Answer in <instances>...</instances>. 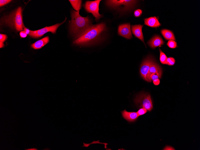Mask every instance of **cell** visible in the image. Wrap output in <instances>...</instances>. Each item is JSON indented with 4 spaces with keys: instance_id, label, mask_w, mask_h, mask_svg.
I'll use <instances>...</instances> for the list:
<instances>
[{
    "instance_id": "obj_1",
    "label": "cell",
    "mask_w": 200,
    "mask_h": 150,
    "mask_svg": "<svg viewBox=\"0 0 200 150\" xmlns=\"http://www.w3.org/2000/svg\"><path fill=\"white\" fill-rule=\"evenodd\" d=\"M71 18L69 22V28L71 33L76 38L84 34L93 25L88 17L81 16L79 14V11L72 10Z\"/></svg>"
},
{
    "instance_id": "obj_2",
    "label": "cell",
    "mask_w": 200,
    "mask_h": 150,
    "mask_svg": "<svg viewBox=\"0 0 200 150\" xmlns=\"http://www.w3.org/2000/svg\"><path fill=\"white\" fill-rule=\"evenodd\" d=\"M106 30L104 23L93 25L92 27L84 34L76 38L74 43L80 45L90 44L97 40L102 33Z\"/></svg>"
},
{
    "instance_id": "obj_3",
    "label": "cell",
    "mask_w": 200,
    "mask_h": 150,
    "mask_svg": "<svg viewBox=\"0 0 200 150\" xmlns=\"http://www.w3.org/2000/svg\"><path fill=\"white\" fill-rule=\"evenodd\" d=\"M22 13L21 7H19L8 15L2 17L1 24L8 26L18 31L22 30L25 27L23 22Z\"/></svg>"
},
{
    "instance_id": "obj_4",
    "label": "cell",
    "mask_w": 200,
    "mask_h": 150,
    "mask_svg": "<svg viewBox=\"0 0 200 150\" xmlns=\"http://www.w3.org/2000/svg\"><path fill=\"white\" fill-rule=\"evenodd\" d=\"M136 0H110L106 1L107 4L111 7L126 11L131 9L136 4Z\"/></svg>"
},
{
    "instance_id": "obj_5",
    "label": "cell",
    "mask_w": 200,
    "mask_h": 150,
    "mask_svg": "<svg viewBox=\"0 0 200 150\" xmlns=\"http://www.w3.org/2000/svg\"><path fill=\"white\" fill-rule=\"evenodd\" d=\"M135 104L139 107L146 109L151 111L153 108V105L150 94L141 93L138 95L134 100Z\"/></svg>"
},
{
    "instance_id": "obj_6",
    "label": "cell",
    "mask_w": 200,
    "mask_h": 150,
    "mask_svg": "<svg viewBox=\"0 0 200 150\" xmlns=\"http://www.w3.org/2000/svg\"><path fill=\"white\" fill-rule=\"evenodd\" d=\"M101 1H87L86 2L84 6L85 10L87 12L92 13L96 21L99 20L102 16V15L99 13V6Z\"/></svg>"
},
{
    "instance_id": "obj_7",
    "label": "cell",
    "mask_w": 200,
    "mask_h": 150,
    "mask_svg": "<svg viewBox=\"0 0 200 150\" xmlns=\"http://www.w3.org/2000/svg\"><path fill=\"white\" fill-rule=\"evenodd\" d=\"M66 18L63 22L59 24H56L54 25L48 27H46L40 29L36 31H31L29 35L33 38H37L43 36L45 34L48 32H51L53 34H55L58 28L60 25L63 24L66 21Z\"/></svg>"
},
{
    "instance_id": "obj_8",
    "label": "cell",
    "mask_w": 200,
    "mask_h": 150,
    "mask_svg": "<svg viewBox=\"0 0 200 150\" xmlns=\"http://www.w3.org/2000/svg\"><path fill=\"white\" fill-rule=\"evenodd\" d=\"M153 57L151 56L148 57L143 62L140 69V73L141 77L148 82L147 75L150 66L154 61Z\"/></svg>"
},
{
    "instance_id": "obj_9",
    "label": "cell",
    "mask_w": 200,
    "mask_h": 150,
    "mask_svg": "<svg viewBox=\"0 0 200 150\" xmlns=\"http://www.w3.org/2000/svg\"><path fill=\"white\" fill-rule=\"evenodd\" d=\"M118 33L119 35L125 38L131 39L132 35L130 24L126 23L119 25L118 29Z\"/></svg>"
},
{
    "instance_id": "obj_10",
    "label": "cell",
    "mask_w": 200,
    "mask_h": 150,
    "mask_svg": "<svg viewBox=\"0 0 200 150\" xmlns=\"http://www.w3.org/2000/svg\"><path fill=\"white\" fill-rule=\"evenodd\" d=\"M158 72L160 75L161 76L162 74V69L160 66L156 63L154 60L152 63L149 68V71L147 75V78L148 82H151L150 78V75L152 73Z\"/></svg>"
},
{
    "instance_id": "obj_11",
    "label": "cell",
    "mask_w": 200,
    "mask_h": 150,
    "mask_svg": "<svg viewBox=\"0 0 200 150\" xmlns=\"http://www.w3.org/2000/svg\"><path fill=\"white\" fill-rule=\"evenodd\" d=\"M151 48L154 49L156 47L163 45L164 42L161 37L155 35L147 43Z\"/></svg>"
},
{
    "instance_id": "obj_12",
    "label": "cell",
    "mask_w": 200,
    "mask_h": 150,
    "mask_svg": "<svg viewBox=\"0 0 200 150\" xmlns=\"http://www.w3.org/2000/svg\"><path fill=\"white\" fill-rule=\"evenodd\" d=\"M143 25H137L131 26V31L135 37L141 40L144 43V40L142 28Z\"/></svg>"
},
{
    "instance_id": "obj_13",
    "label": "cell",
    "mask_w": 200,
    "mask_h": 150,
    "mask_svg": "<svg viewBox=\"0 0 200 150\" xmlns=\"http://www.w3.org/2000/svg\"><path fill=\"white\" fill-rule=\"evenodd\" d=\"M122 114L124 118L131 122L135 121L139 116L137 112H128L125 110L122 112Z\"/></svg>"
},
{
    "instance_id": "obj_14",
    "label": "cell",
    "mask_w": 200,
    "mask_h": 150,
    "mask_svg": "<svg viewBox=\"0 0 200 150\" xmlns=\"http://www.w3.org/2000/svg\"><path fill=\"white\" fill-rule=\"evenodd\" d=\"M144 24L149 27L157 28L161 25L157 18L151 17L144 19Z\"/></svg>"
},
{
    "instance_id": "obj_15",
    "label": "cell",
    "mask_w": 200,
    "mask_h": 150,
    "mask_svg": "<svg viewBox=\"0 0 200 150\" xmlns=\"http://www.w3.org/2000/svg\"><path fill=\"white\" fill-rule=\"evenodd\" d=\"M49 41V37L47 36L32 44V48L35 49H39L48 43Z\"/></svg>"
},
{
    "instance_id": "obj_16",
    "label": "cell",
    "mask_w": 200,
    "mask_h": 150,
    "mask_svg": "<svg viewBox=\"0 0 200 150\" xmlns=\"http://www.w3.org/2000/svg\"><path fill=\"white\" fill-rule=\"evenodd\" d=\"M161 32L166 40H175V36L172 31L167 29H163L161 30Z\"/></svg>"
},
{
    "instance_id": "obj_17",
    "label": "cell",
    "mask_w": 200,
    "mask_h": 150,
    "mask_svg": "<svg viewBox=\"0 0 200 150\" xmlns=\"http://www.w3.org/2000/svg\"><path fill=\"white\" fill-rule=\"evenodd\" d=\"M73 8L77 11H79L81 7L82 0H69Z\"/></svg>"
},
{
    "instance_id": "obj_18",
    "label": "cell",
    "mask_w": 200,
    "mask_h": 150,
    "mask_svg": "<svg viewBox=\"0 0 200 150\" xmlns=\"http://www.w3.org/2000/svg\"><path fill=\"white\" fill-rule=\"evenodd\" d=\"M159 50L160 52V62L163 64H167V56L160 49H159Z\"/></svg>"
},
{
    "instance_id": "obj_19",
    "label": "cell",
    "mask_w": 200,
    "mask_h": 150,
    "mask_svg": "<svg viewBox=\"0 0 200 150\" xmlns=\"http://www.w3.org/2000/svg\"><path fill=\"white\" fill-rule=\"evenodd\" d=\"M167 45L168 46L171 48H175L177 46V43L176 42L173 40H169L168 42Z\"/></svg>"
},
{
    "instance_id": "obj_20",
    "label": "cell",
    "mask_w": 200,
    "mask_h": 150,
    "mask_svg": "<svg viewBox=\"0 0 200 150\" xmlns=\"http://www.w3.org/2000/svg\"><path fill=\"white\" fill-rule=\"evenodd\" d=\"M161 76L158 72L152 73L150 75V78L151 81H153L157 79L160 78Z\"/></svg>"
},
{
    "instance_id": "obj_21",
    "label": "cell",
    "mask_w": 200,
    "mask_h": 150,
    "mask_svg": "<svg viewBox=\"0 0 200 150\" xmlns=\"http://www.w3.org/2000/svg\"><path fill=\"white\" fill-rule=\"evenodd\" d=\"M175 63V59L172 57H169L167 59V64L169 66L173 65Z\"/></svg>"
},
{
    "instance_id": "obj_22",
    "label": "cell",
    "mask_w": 200,
    "mask_h": 150,
    "mask_svg": "<svg viewBox=\"0 0 200 150\" xmlns=\"http://www.w3.org/2000/svg\"><path fill=\"white\" fill-rule=\"evenodd\" d=\"M148 110L145 108H142L139 109L137 111V113L139 116L142 115L146 113Z\"/></svg>"
},
{
    "instance_id": "obj_23",
    "label": "cell",
    "mask_w": 200,
    "mask_h": 150,
    "mask_svg": "<svg viewBox=\"0 0 200 150\" xmlns=\"http://www.w3.org/2000/svg\"><path fill=\"white\" fill-rule=\"evenodd\" d=\"M142 13V10L140 9H138L136 10L134 12V16L136 17H138L140 16Z\"/></svg>"
},
{
    "instance_id": "obj_24",
    "label": "cell",
    "mask_w": 200,
    "mask_h": 150,
    "mask_svg": "<svg viewBox=\"0 0 200 150\" xmlns=\"http://www.w3.org/2000/svg\"><path fill=\"white\" fill-rule=\"evenodd\" d=\"M7 36L5 34H0V42L3 43L7 39Z\"/></svg>"
},
{
    "instance_id": "obj_25",
    "label": "cell",
    "mask_w": 200,
    "mask_h": 150,
    "mask_svg": "<svg viewBox=\"0 0 200 150\" xmlns=\"http://www.w3.org/2000/svg\"><path fill=\"white\" fill-rule=\"evenodd\" d=\"M11 0H0V6H2L10 2Z\"/></svg>"
},
{
    "instance_id": "obj_26",
    "label": "cell",
    "mask_w": 200,
    "mask_h": 150,
    "mask_svg": "<svg viewBox=\"0 0 200 150\" xmlns=\"http://www.w3.org/2000/svg\"><path fill=\"white\" fill-rule=\"evenodd\" d=\"M19 35L21 37L25 38L26 37L27 34L25 31H21L20 32Z\"/></svg>"
},
{
    "instance_id": "obj_27",
    "label": "cell",
    "mask_w": 200,
    "mask_h": 150,
    "mask_svg": "<svg viewBox=\"0 0 200 150\" xmlns=\"http://www.w3.org/2000/svg\"><path fill=\"white\" fill-rule=\"evenodd\" d=\"M160 80L159 79H157L153 81L154 84L155 85H158L160 83Z\"/></svg>"
},
{
    "instance_id": "obj_28",
    "label": "cell",
    "mask_w": 200,
    "mask_h": 150,
    "mask_svg": "<svg viewBox=\"0 0 200 150\" xmlns=\"http://www.w3.org/2000/svg\"><path fill=\"white\" fill-rule=\"evenodd\" d=\"M24 30L27 34H29L31 31V30L25 27L24 28Z\"/></svg>"
},
{
    "instance_id": "obj_29",
    "label": "cell",
    "mask_w": 200,
    "mask_h": 150,
    "mask_svg": "<svg viewBox=\"0 0 200 150\" xmlns=\"http://www.w3.org/2000/svg\"><path fill=\"white\" fill-rule=\"evenodd\" d=\"M163 150H175V149L172 147H171L170 146H167L165 148H164L163 149Z\"/></svg>"
},
{
    "instance_id": "obj_30",
    "label": "cell",
    "mask_w": 200,
    "mask_h": 150,
    "mask_svg": "<svg viewBox=\"0 0 200 150\" xmlns=\"http://www.w3.org/2000/svg\"><path fill=\"white\" fill-rule=\"evenodd\" d=\"M25 150H37L38 149H37L36 148H30V149H25Z\"/></svg>"
},
{
    "instance_id": "obj_31",
    "label": "cell",
    "mask_w": 200,
    "mask_h": 150,
    "mask_svg": "<svg viewBox=\"0 0 200 150\" xmlns=\"http://www.w3.org/2000/svg\"><path fill=\"white\" fill-rule=\"evenodd\" d=\"M0 48H2L4 46V44L3 43L0 42Z\"/></svg>"
}]
</instances>
